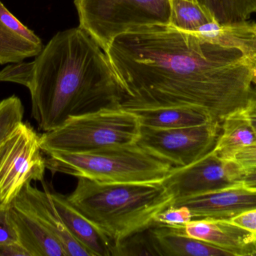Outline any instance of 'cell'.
Returning <instances> with one entry per match:
<instances>
[{
	"mask_svg": "<svg viewBox=\"0 0 256 256\" xmlns=\"http://www.w3.org/2000/svg\"><path fill=\"white\" fill-rule=\"evenodd\" d=\"M106 54L124 92L123 109L192 107L221 124L256 95V67L240 51L171 24L124 33Z\"/></svg>",
	"mask_w": 256,
	"mask_h": 256,
	"instance_id": "1",
	"label": "cell"
},
{
	"mask_svg": "<svg viewBox=\"0 0 256 256\" xmlns=\"http://www.w3.org/2000/svg\"><path fill=\"white\" fill-rule=\"evenodd\" d=\"M0 81L28 89L32 115L44 132L70 117L121 108L124 97L106 52L79 26L57 33L32 62L3 69Z\"/></svg>",
	"mask_w": 256,
	"mask_h": 256,
	"instance_id": "2",
	"label": "cell"
},
{
	"mask_svg": "<svg viewBox=\"0 0 256 256\" xmlns=\"http://www.w3.org/2000/svg\"><path fill=\"white\" fill-rule=\"evenodd\" d=\"M67 198L114 246L154 225L155 216L173 201L162 183H102L84 177H78Z\"/></svg>",
	"mask_w": 256,
	"mask_h": 256,
	"instance_id": "3",
	"label": "cell"
},
{
	"mask_svg": "<svg viewBox=\"0 0 256 256\" xmlns=\"http://www.w3.org/2000/svg\"><path fill=\"white\" fill-rule=\"evenodd\" d=\"M46 169L102 183H161L174 168L136 143L87 153H46Z\"/></svg>",
	"mask_w": 256,
	"mask_h": 256,
	"instance_id": "4",
	"label": "cell"
},
{
	"mask_svg": "<svg viewBox=\"0 0 256 256\" xmlns=\"http://www.w3.org/2000/svg\"><path fill=\"white\" fill-rule=\"evenodd\" d=\"M141 125L134 113L108 108L70 117L60 127L40 135L44 154L52 152L81 153L112 145L136 144Z\"/></svg>",
	"mask_w": 256,
	"mask_h": 256,
	"instance_id": "5",
	"label": "cell"
},
{
	"mask_svg": "<svg viewBox=\"0 0 256 256\" xmlns=\"http://www.w3.org/2000/svg\"><path fill=\"white\" fill-rule=\"evenodd\" d=\"M74 5L79 27L105 52L124 33L171 21L172 0H74Z\"/></svg>",
	"mask_w": 256,
	"mask_h": 256,
	"instance_id": "6",
	"label": "cell"
},
{
	"mask_svg": "<svg viewBox=\"0 0 256 256\" xmlns=\"http://www.w3.org/2000/svg\"><path fill=\"white\" fill-rule=\"evenodd\" d=\"M40 135L20 123L8 141L0 159V205L9 207L27 183L44 181L46 162Z\"/></svg>",
	"mask_w": 256,
	"mask_h": 256,
	"instance_id": "7",
	"label": "cell"
},
{
	"mask_svg": "<svg viewBox=\"0 0 256 256\" xmlns=\"http://www.w3.org/2000/svg\"><path fill=\"white\" fill-rule=\"evenodd\" d=\"M221 131L218 122L172 129L141 126L136 144L174 168L186 166L212 152Z\"/></svg>",
	"mask_w": 256,
	"mask_h": 256,
	"instance_id": "8",
	"label": "cell"
},
{
	"mask_svg": "<svg viewBox=\"0 0 256 256\" xmlns=\"http://www.w3.org/2000/svg\"><path fill=\"white\" fill-rule=\"evenodd\" d=\"M243 170L236 161L221 159L212 150L190 165L173 168L161 183L174 201L242 186Z\"/></svg>",
	"mask_w": 256,
	"mask_h": 256,
	"instance_id": "9",
	"label": "cell"
},
{
	"mask_svg": "<svg viewBox=\"0 0 256 256\" xmlns=\"http://www.w3.org/2000/svg\"><path fill=\"white\" fill-rule=\"evenodd\" d=\"M27 183L12 204L37 219L64 248L68 256H92L70 234L57 211L50 190L42 191Z\"/></svg>",
	"mask_w": 256,
	"mask_h": 256,
	"instance_id": "10",
	"label": "cell"
},
{
	"mask_svg": "<svg viewBox=\"0 0 256 256\" xmlns=\"http://www.w3.org/2000/svg\"><path fill=\"white\" fill-rule=\"evenodd\" d=\"M171 206L188 207L192 219L209 218L228 220L256 208V192L240 186L176 200Z\"/></svg>",
	"mask_w": 256,
	"mask_h": 256,
	"instance_id": "11",
	"label": "cell"
},
{
	"mask_svg": "<svg viewBox=\"0 0 256 256\" xmlns=\"http://www.w3.org/2000/svg\"><path fill=\"white\" fill-rule=\"evenodd\" d=\"M185 234L231 253L232 256H256V243L248 230L227 219H194L183 228Z\"/></svg>",
	"mask_w": 256,
	"mask_h": 256,
	"instance_id": "12",
	"label": "cell"
},
{
	"mask_svg": "<svg viewBox=\"0 0 256 256\" xmlns=\"http://www.w3.org/2000/svg\"><path fill=\"white\" fill-rule=\"evenodd\" d=\"M43 48L42 39L0 0V65L14 64L37 57Z\"/></svg>",
	"mask_w": 256,
	"mask_h": 256,
	"instance_id": "13",
	"label": "cell"
},
{
	"mask_svg": "<svg viewBox=\"0 0 256 256\" xmlns=\"http://www.w3.org/2000/svg\"><path fill=\"white\" fill-rule=\"evenodd\" d=\"M52 202L73 237L92 256H112L114 244L110 239L76 210L67 197L50 192Z\"/></svg>",
	"mask_w": 256,
	"mask_h": 256,
	"instance_id": "14",
	"label": "cell"
},
{
	"mask_svg": "<svg viewBox=\"0 0 256 256\" xmlns=\"http://www.w3.org/2000/svg\"><path fill=\"white\" fill-rule=\"evenodd\" d=\"M183 228L154 225L148 229L158 255L232 256L218 246L190 237Z\"/></svg>",
	"mask_w": 256,
	"mask_h": 256,
	"instance_id": "15",
	"label": "cell"
},
{
	"mask_svg": "<svg viewBox=\"0 0 256 256\" xmlns=\"http://www.w3.org/2000/svg\"><path fill=\"white\" fill-rule=\"evenodd\" d=\"M18 243L30 256H68L60 242L32 216L10 205Z\"/></svg>",
	"mask_w": 256,
	"mask_h": 256,
	"instance_id": "16",
	"label": "cell"
},
{
	"mask_svg": "<svg viewBox=\"0 0 256 256\" xmlns=\"http://www.w3.org/2000/svg\"><path fill=\"white\" fill-rule=\"evenodd\" d=\"M195 32L212 43L238 50L256 67V22L221 25L212 21Z\"/></svg>",
	"mask_w": 256,
	"mask_h": 256,
	"instance_id": "17",
	"label": "cell"
},
{
	"mask_svg": "<svg viewBox=\"0 0 256 256\" xmlns=\"http://www.w3.org/2000/svg\"><path fill=\"white\" fill-rule=\"evenodd\" d=\"M126 110L136 116L141 126L152 129H178L214 121L206 111L192 107H156Z\"/></svg>",
	"mask_w": 256,
	"mask_h": 256,
	"instance_id": "18",
	"label": "cell"
},
{
	"mask_svg": "<svg viewBox=\"0 0 256 256\" xmlns=\"http://www.w3.org/2000/svg\"><path fill=\"white\" fill-rule=\"evenodd\" d=\"M255 143V132L244 109L238 110L222 120L220 133L213 151L221 159L233 160L238 151Z\"/></svg>",
	"mask_w": 256,
	"mask_h": 256,
	"instance_id": "19",
	"label": "cell"
},
{
	"mask_svg": "<svg viewBox=\"0 0 256 256\" xmlns=\"http://www.w3.org/2000/svg\"><path fill=\"white\" fill-rule=\"evenodd\" d=\"M221 25L248 21L256 14V0H197Z\"/></svg>",
	"mask_w": 256,
	"mask_h": 256,
	"instance_id": "20",
	"label": "cell"
},
{
	"mask_svg": "<svg viewBox=\"0 0 256 256\" xmlns=\"http://www.w3.org/2000/svg\"><path fill=\"white\" fill-rule=\"evenodd\" d=\"M215 21L212 15L198 3L192 0H172L170 24L174 27L195 32L204 24Z\"/></svg>",
	"mask_w": 256,
	"mask_h": 256,
	"instance_id": "21",
	"label": "cell"
},
{
	"mask_svg": "<svg viewBox=\"0 0 256 256\" xmlns=\"http://www.w3.org/2000/svg\"><path fill=\"white\" fill-rule=\"evenodd\" d=\"M24 108L16 96L0 101V159L12 134L24 122Z\"/></svg>",
	"mask_w": 256,
	"mask_h": 256,
	"instance_id": "22",
	"label": "cell"
},
{
	"mask_svg": "<svg viewBox=\"0 0 256 256\" xmlns=\"http://www.w3.org/2000/svg\"><path fill=\"white\" fill-rule=\"evenodd\" d=\"M158 255L148 231L136 233L114 246L112 256Z\"/></svg>",
	"mask_w": 256,
	"mask_h": 256,
	"instance_id": "23",
	"label": "cell"
},
{
	"mask_svg": "<svg viewBox=\"0 0 256 256\" xmlns=\"http://www.w3.org/2000/svg\"><path fill=\"white\" fill-rule=\"evenodd\" d=\"M192 219V214L188 207L184 206H170L155 216L154 224L171 227H182Z\"/></svg>",
	"mask_w": 256,
	"mask_h": 256,
	"instance_id": "24",
	"label": "cell"
},
{
	"mask_svg": "<svg viewBox=\"0 0 256 256\" xmlns=\"http://www.w3.org/2000/svg\"><path fill=\"white\" fill-rule=\"evenodd\" d=\"M18 243L16 230L10 214V206L0 205V244Z\"/></svg>",
	"mask_w": 256,
	"mask_h": 256,
	"instance_id": "25",
	"label": "cell"
},
{
	"mask_svg": "<svg viewBox=\"0 0 256 256\" xmlns=\"http://www.w3.org/2000/svg\"><path fill=\"white\" fill-rule=\"evenodd\" d=\"M228 221L250 231L252 240L256 243V208L240 213Z\"/></svg>",
	"mask_w": 256,
	"mask_h": 256,
	"instance_id": "26",
	"label": "cell"
},
{
	"mask_svg": "<svg viewBox=\"0 0 256 256\" xmlns=\"http://www.w3.org/2000/svg\"><path fill=\"white\" fill-rule=\"evenodd\" d=\"M233 160L243 167L256 165V143L238 151L234 154Z\"/></svg>",
	"mask_w": 256,
	"mask_h": 256,
	"instance_id": "27",
	"label": "cell"
},
{
	"mask_svg": "<svg viewBox=\"0 0 256 256\" xmlns=\"http://www.w3.org/2000/svg\"><path fill=\"white\" fill-rule=\"evenodd\" d=\"M240 183L244 189L256 192V165L244 167Z\"/></svg>",
	"mask_w": 256,
	"mask_h": 256,
	"instance_id": "28",
	"label": "cell"
},
{
	"mask_svg": "<svg viewBox=\"0 0 256 256\" xmlns=\"http://www.w3.org/2000/svg\"><path fill=\"white\" fill-rule=\"evenodd\" d=\"M0 256H30L19 243L0 244Z\"/></svg>",
	"mask_w": 256,
	"mask_h": 256,
	"instance_id": "29",
	"label": "cell"
},
{
	"mask_svg": "<svg viewBox=\"0 0 256 256\" xmlns=\"http://www.w3.org/2000/svg\"><path fill=\"white\" fill-rule=\"evenodd\" d=\"M244 112L250 123L256 136V95L249 101L248 105L244 108Z\"/></svg>",
	"mask_w": 256,
	"mask_h": 256,
	"instance_id": "30",
	"label": "cell"
},
{
	"mask_svg": "<svg viewBox=\"0 0 256 256\" xmlns=\"http://www.w3.org/2000/svg\"><path fill=\"white\" fill-rule=\"evenodd\" d=\"M254 84H255L256 86V76L255 80H254Z\"/></svg>",
	"mask_w": 256,
	"mask_h": 256,
	"instance_id": "31",
	"label": "cell"
},
{
	"mask_svg": "<svg viewBox=\"0 0 256 256\" xmlns=\"http://www.w3.org/2000/svg\"><path fill=\"white\" fill-rule=\"evenodd\" d=\"M192 1L197 2V0H192Z\"/></svg>",
	"mask_w": 256,
	"mask_h": 256,
	"instance_id": "32",
	"label": "cell"
}]
</instances>
